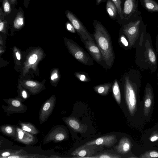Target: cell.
<instances>
[{"label": "cell", "mask_w": 158, "mask_h": 158, "mask_svg": "<svg viewBox=\"0 0 158 158\" xmlns=\"http://www.w3.org/2000/svg\"><path fill=\"white\" fill-rule=\"evenodd\" d=\"M131 142L127 137H124L119 140L118 144L116 147L118 152L124 154L127 153L131 148Z\"/></svg>", "instance_id": "obj_15"}, {"label": "cell", "mask_w": 158, "mask_h": 158, "mask_svg": "<svg viewBox=\"0 0 158 158\" xmlns=\"http://www.w3.org/2000/svg\"><path fill=\"white\" fill-rule=\"evenodd\" d=\"M18 124L23 130L35 135L40 133V131L33 124L27 122L19 121Z\"/></svg>", "instance_id": "obj_18"}, {"label": "cell", "mask_w": 158, "mask_h": 158, "mask_svg": "<svg viewBox=\"0 0 158 158\" xmlns=\"http://www.w3.org/2000/svg\"><path fill=\"white\" fill-rule=\"evenodd\" d=\"M0 132L3 134L14 139L16 136V126L5 124L0 127Z\"/></svg>", "instance_id": "obj_17"}, {"label": "cell", "mask_w": 158, "mask_h": 158, "mask_svg": "<svg viewBox=\"0 0 158 158\" xmlns=\"http://www.w3.org/2000/svg\"><path fill=\"white\" fill-rule=\"evenodd\" d=\"M136 48V64L142 69L155 72L157 69L156 55L150 37L144 36L142 32Z\"/></svg>", "instance_id": "obj_1"}, {"label": "cell", "mask_w": 158, "mask_h": 158, "mask_svg": "<svg viewBox=\"0 0 158 158\" xmlns=\"http://www.w3.org/2000/svg\"><path fill=\"white\" fill-rule=\"evenodd\" d=\"M37 59V56L36 54H34L32 55L29 57L28 62L30 64H33L35 63Z\"/></svg>", "instance_id": "obj_31"}, {"label": "cell", "mask_w": 158, "mask_h": 158, "mask_svg": "<svg viewBox=\"0 0 158 158\" xmlns=\"http://www.w3.org/2000/svg\"><path fill=\"white\" fill-rule=\"evenodd\" d=\"M102 1V0H96V4L97 5H98L99 4L101 1Z\"/></svg>", "instance_id": "obj_40"}, {"label": "cell", "mask_w": 158, "mask_h": 158, "mask_svg": "<svg viewBox=\"0 0 158 158\" xmlns=\"http://www.w3.org/2000/svg\"><path fill=\"white\" fill-rule=\"evenodd\" d=\"M57 75L56 73H54L53 74L51 77V79L52 80H53L54 79L57 78Z\"/></svg>", "instance_id": "obj_36"}, {"label": "cell", "mask_w": 158, "mask_h": 158, "mask_svg": "<svg viewBox=\"0 0 158 158\" xmlns=\"http://www.w3.org/2000/svg\"><path fill=\"white\" fill-rule=\"evenodd\" d=\"M156 47L157 51L158 52V38H157V40H156Z\"/></svg>", "instance_id": "obj_39"}, {"label": "cell", "mask_w": 158, "mask_h": 158, "mask_svg": "<svg viewBox=\"0 0 158 158\" xmlns=\"http://www.w3.org/2000/svg\"><path fill=\"white\" fill-rule=\"evenodd\" d=\"M116 5L118 11V14L121 15L122 10L121 7V0H111Z\"/></svg>", "instance_id": "obj_29"}, {"label": "cell", "mask_w": 158, "mask_h": 158, "mask_svg": "<svg viewBox=\"0 0 158 158\" xmlns=\"http://www.w3.org/2000/svg\"><path fill=\"white\" fill-rule=\"evenodd\" d=\"M141 85V75L135 70L132 76L125 78L124 95L126 103L130 115L133 116L137 109L139 88Z\"/></svg>", "instance_id": "obj_3"}, {"label": "cell", "mask_w": 158, "mask_h": 158, "mask_svg": "<svg viewBox=\"0 0 158 158\" xmlns=\"http://www.w3.org/2000/svg\"><path fill=\"white\" fill-rule=\"evenodd\" d=\"M90 151L85 147H80L74 151L71 155L77 156L76 158H86L90 156Z\"/></svg>", "instance_id": "obj_19"}, {"label": "cell", "mask_w": 158, "mask_h": 158, "mask_svg": "<svg viewBox=\"0 0 158 158\" xmlns=\"http://www.w3.org/2000/svg\"><path fill=\"white\" fill-rule=\"evenodd\" d=\"M68 138V133L65 127L64 126L58 125L51 129L44 138L42 142L44 144L52 141L59 142Z\"/></svg>", "instance_id": "obj_4"}, {"label": "cell", "mask_w": 158, "mask_h": 158, "mask_svg": "<svg viewBox=\"0 0 158 158\" xmlns=\"http://www.w3.org/2000/svg\"><path fill=\"white\" fill-rule=\"evenodd\" d=\"M3 101L8 104L6 106L3 105L2 106V109L8 116L15 113H24L27 110V106L23 103L22 100L19 97L4 99Z\"/></svg>", "instance_id": "obj_7"}, {"label": "cell", "mask_w": 158, "mask_h": 158, "mask_svg": "<svg viewBox=\"0 0 158 158\" xmlns=\"http://www.w3.org/2000/svg\"><path fill=\"white\" fill-rule=\"evenodd\" d=\"M23 151L20 150L18 151H10L9 150H5L2 151L1 150L0 153V158H7L9 156L16 155L22 152Z\"/></svg>", "instance_id": "obj_25"}, {"label": "cell", "mask_w": 158, "mask_h": 158, "mask_svg": "<svg viewBox=\"0 0 158 158\" xmlns=\"http://www.w3.org/2000/svg\"><path fill=\"white\" fill-rule=\"evenodd\" d=\"M153 92L151 85L148 83L145 89L143 114L145 116L149 114L152 106L153 100Z\"/></svg>", "instance_id": "obj_13"}, {"label": "cell", "mask_w": 158, "mask_h": 158, "mask_svg": "<svg viewBox=\"0 0 158 158\" xmlns=\"http://www.w3.org/2000/svg\"><path fill=\"white\" fill-rule=\"evenodd\" d=\"M85 47L94 60L98 63H100L103 60L100 51L94 40L85 41L83 42Z\"/></svg>", "instance_id": "obj_12"}, {"label": "cell", "mask_w": 158, "mask_h": 158, "mask_svg": "<svg viewBox=\"0 0 158 158\" xmlns=\"http://www.w3.org/2000/svg\"></svg>", "instance_id": "obj_41"}, {"label": "cell", "mask_w": 158, "mask_h": 158, "mask_svg": "<svg viewBox=\"0 0 158 158\" xmlns=\"http://www.w3.org/2000/svg\"><path fill=\"white\" fill-rule=\"evenodd\" d=\"M14 140L27 145L36 143L38 139L36 136L22 129L19 126H16V136Z\"/></svg>", "instance_id": "obj_10"}, {"label": "cell", "mask_w": 158, "mask_h": 158, "mask_svg": "<svg viewBox=\"0 0 158 158\" xmlns=\"http://www.w3.org/2000/svg\"><path fill=\"white\" fill-rule=\"evenodd\" d=\"M26 85L29 87H33L36 85V83L35 82L31 81H28L25 83Z\"/></svg>", "instance_id": "obj_34"}, {"label": "cell", "mask_w": 158, "mask_h": 158, "mask_svg": "<svg viewBox=\"0 0 158 158\" xmlns=\"http://www.w3.org/2000/svg\"><path fill=\"white\" fill-rule=\"evenodd\" d=\"M117 141V139L116 135L111 134L101 136L96 139L89 141L82 146L101 145L107 147H110L113 146Z\"/></svg>", "instance_id": "obj_11"}, {"label": "cell", "mask_w": 158, "mask_h": 158, "mask_svg": "<svg viewBox=\"0 0 158 158\" xmlns=\"http://www.w3.org/2000/svg\"><path fill=\"white\" fill-rule=\"evenodd\" d=\"M10 5L8 2L6 1L3 4V9L5 12H8L10 10Z\"/></svg>", "instance_id": "obj_33"}, {"label": "cell", "mask_w": 158, "mask_h": 158, "mask_svg": "<svg viewBox=\"0 0 158 158\" xmlns=\"http://www.w3.org/2000/svg\"><path fill=\"white\" fill-rule=\"evenodd\" d=\"M94 38L102 54L103 60L109 68L112 66L114 59L111 38L108 31L100 22L94 20Z\"/></svg>", "instance_id": "obj_2"}, {"label": "cell", "mask_w": 158, "mask_h": 158, "mask_svg": "<svg viewBox=\"0 0 158 158\" xmlns=\"http://www.w3.org/2000/svg\"><path fill=\"white\" fill-rule=\"evenodd\" d=\"M136 5L135 0H125L124 8L121 15L127 18L135 11Z\"/></svg>", "instance_id": "obj_16"}, {"label": "cell", "mask_w": 158, "mask_h": 158, "mask_svg": "<svg viewBox=\"0 0 158 158\" xmlns=\"http://www.w3.org/2000/svg\"><path fill=\"white\" fill-rule=\"evenodd\" d=\"M68 43L71 53L78 61L87 65H94L90 56L78 44L73 41H70Z\"/></svg>", "instance_id": "obj_6"}, {"label": "cell", "mask_w": 158, "mask_h": 158, "mask_svg": "<svg viewBox=\"0 0 158 158\" xmlns=\"http://www.w3.org/2000/svg\"><path fill=\"white\" fill-rule=\"evenodd\" d=\"M16 55L17 59L18 60H20V54L18 52H16Z\"/></svg>", "instance_id": "obj_38"}, {"label": "cell", "mask_w": 158, "mask_h": 158, "mask_svg": "<svg viewBox=\"0 0 158 158\" xmlns=\"http://www.w3.org/2000/svg\"><path fill=\"white\" fill-rule=\"evenodd\" d=\"M139 157L143 158L158 157V152L154 150L147 151L141 155Z\"/></svg>", "instance_id": "obj_27"}, {"label": "cell", "mask_w": 158, "mask_h": 158, "mask_svg": "<svg viewBox=\"0 0 158 158\" xmlns=\"http://www.w3.org/2000/svg\"><path fill=\"white\" fill-rule=\"evenodd\" d=\"M121 156L116 154H112L107 152H103L94 156L87 157L89 158H119Z\"/></svg>", "instance_id": "obj_24"}, {"label": "cell", "mask_w": 158, "mask_h": 158, "mask_svg": "<svg viewBox=\"0 0 158 158\" xmlns=\"http://www.w3.org/2000/svg\"><path fill=\"white\" fill-rule=\"evenodd\" d=\"M14 26L15 28L19 29L24 24V19L23 17L19 16L16 18L14 21Z\"/></svg>", "instance_id": "obj_28"}, {"label": "cell", "mask_w": 158, "mask_h": 158, "mask_svg": "<svg viewBox=\"0 0 158 158\" xmlns=\"http://www.w3.org/2000/svg\"><path fill=\"white\" fill-rule=\"evenodd\" d=\"M112 91L114 97L117 103L120 104L121 103V95L119 87L118 81H114L112 86Z\"/></svg>", "instance_id": "obj_23"}, {"label": "cell", "mask_w": 158, "mask_h": 158, "mask_svg": "<svg viewBox=\"0 0 158 158\" xmlns=\"http://www.w3.org/2000/svg\"><path fill=\"white\" fill-rule=\"evenodd\" d=\"M106 8L110 18L113 19L116 17L118 14L117 8L115 4L111 0H108L107 1Z\"/></svg>", "instance_id": "obj_21"}, {"label": "cell", "mask_w": 158, "mask_h": 158, "mask_svg": "<svg viewBox=\"0 0 158 158\" xmlns=\"http://www.w3.org/2000/svg\"><path fill=\"white\" fill-rule=\"evenodd\" d=\"M143 7L150 12L158 11V3L153 0H142Z\"/></svg>", "instance_id": "obj_22"}, {"label": "cell", "mask_w": 158, "mask_h": 158, "mask_svg": "<svg viewBox=\"0 0 158 158\" xmlns=\"http://www.w3.org/2000/svg\"><path fill=\"white\" fill-rule=\"evenodd\" d=\"M65 124L73 131L81 132L82 131V127L79 121L75 118L69 117L62 118Z\"/></svg>", "instance_id": "obj_14"}, {"label": "cell", "mask_w": 158, "mask_h": 158, "mask_svg": "<svg viewBox=\"0 0 158 158\" xmlns=\"http://www.w3.org/2000/svg\"><path fill=\"white\" fill-rule=\"evenodd\" d=\"M75 76L80 81L83 82H89L90 79L85 73L77 72L75 73Z\"/></svg>", "instance_id": "obj_26"}, {"label": "cell", "mask_w": 158, "mask_h": 158, "mask_svg": "<svg viewBox=\"0 0 158 158\" xmlns=\"http://www.w3.org/2000/svg\"><path fill=\"white\" fill-rule=\"evenodd\" d=\"M4 27V23L2 22H1L0 23V31H1Z\"/></svg>", "instance_id": "obj_37"}, {"label": "cell", "mask_w": 158, "mask_h": 158, "mask_svg": "<svg viewBox=\"0 0 158 158\" xmlns=\"http://www.w3.org/2000/svg\"><path fill=\"white\" fill-rule=\"evenodd\" d=\"M120 40L123 44L125 47L129 45V42L127 39L124 35H122L120 37Z\"/></svg>", "instance_id": "obj_30"}, {"label": "cell", "mask_w": 158, "mask_h": 158, "mask_svg": "<svg viewBox=\"0 0 158 158\" xmlns=\"http://www.w3.org/2000/svg\"><path fill=\"white\" fill-rule=\"evenodd\" d=\"M54 95L51 96L42 105L39 112V120L40 124L45 122L52 114L56 103Z\"/></svg>", "instance_id": "obj_9"}, {"label": "cell", "mask_w": 158, "mask_h": 158, "mask_svg": "<svg viewBox=\"0 0 158 158\" xmlns=\"http://www.w3.org/2000/svg\"><path fill=\"white\" fill-rule=\"evenodd\" d=\"M66 15L83 42L87 40L91 41L94 40L82 23L74 14L67 11L66 12Z\"/></svg>", "instance_id": "obj_8"}, {"label": "cell", "mask_w": 158, "mask_h": 158, "mask_svg": "<svg viewBox=\"0 0 158 158\" xmlns=\"http://www.w3.org/2000/svg\"><path fill=\"white\" fill-rule=\"evenodd\" d=\"M140 22L139 20L130 22L123 27V32L127 39L130 47L135 46V44L136 47L139 42L140 39H139V36Z\"/></svg>", "instance_id": "obj_5"}, {"label": "cell", "mask_w": 158, "mask_h": 158, "mask_svg": "<svg viewBox=\"0 0 158 158\" xmlns=\"http://www.w3.org/2000/svg\"><path fill=\"white\" fill-rule=\"evenodd\" d=\"M111 87L110 83H106L95 86L94 89L95 92L101 95H106Z\"/></svg>", "instance_id": "obj_20"}, {"label": "cell", "mask_w": 158, "mask_h": 158, "mask_svg": "<svg viewBox=\"0 0 158 158\" xmlns=\"http://www.w3.org/2000/svg\"><path fill=\"white\" fill-rule=\"evenodd\" d=\"M158 139V135L157 134H154L150 138V140L152 142H154Z\"/></svg>", "instance_id": "obj_35"}, {"label": "cell", "mask_w": 158, "mask_h": 158, "mask_svg": "<svg viewBox=\"0 0 158 158\" xmlns=\"http://www.w3.org/2000/svg\"><path fill=\"white\" fill-rule=\"evenodd\" d=\"M66 27L68 31L73 33L76 32V30L74 27L71 23H69L66 24Z\"/></svg>", "instance_id": "obj_32"}]
</instances>
